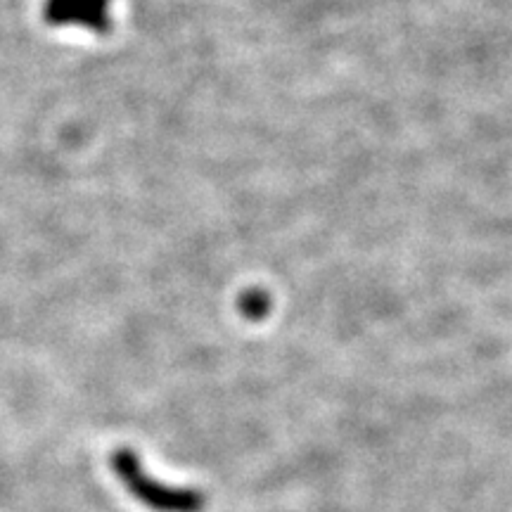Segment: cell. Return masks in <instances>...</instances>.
<instances>
[{"instance_id": "obj_1", "label": "cell", "mask_w": 512, "mask_h": 512, "mask_svg": "<svg viewBox=\"0 0 512 512\" xmlns=\"http://www.w3.org/2000/svg\"><path fill=\"white\" fill-rule=\"evenodd\" d=\"M110 467L128 494L138 503H143L145 508L155 512H202L207 508V498L202 491L162 484L159 479L147 475L138 453L131 448L112 451Z\"/></svg>"}, {"instance_id": "obj_2", "label": "cell", "mask_w": 512, "mask_h": 512, "mask_svg": "<svg viewBox=\"0 0 512 512\" xmlns=\"http://www.w3.org/2000/svg\"><path fill=\"white\" fill-rule=\"evenodd\" d=\"M48 24H79L98 34H110V0H48L43 8Z\"/></svg>"}, {"instance_id": "obj_3", "label": "cell", "mask_w": 512, "mask_h": 512, "mask_svg": "<svg viewBox=\"0 0 512 512\" xmlns=\"http://www.w3.org/2000/svg\"><path fill=\"white\" fill-rule=\"evenodd\" d=\"M268 309H271V299H268L266 292L252 290L240 297V313L249 320H261L268 313Z\"/></svg>"}]
</instances>
